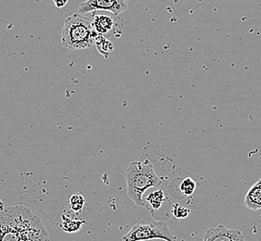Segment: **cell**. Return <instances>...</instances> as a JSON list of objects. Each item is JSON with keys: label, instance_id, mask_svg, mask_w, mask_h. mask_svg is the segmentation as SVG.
<instances>
[{"label": "cell", "instance_id": "obj_1", "mask_svg": "<svg viewBox=\"0 0 261 241\" xmlns=\"http://www.w3.org/2000/svg\"><path fill=\"white\" fill-rule=\"evenodd\" d=\"M0 241H50L41 220L25 206L0 210Z\"/></svg>", "mask_w": 261, "mask_h": 241}, {"label": "cell", "instance_id": "obj_2", "mask_svg": "<svg viewBox=\"0 0 261 241\" xmlns=\"http://www.w3.org/2000/svg\"><path fill=\"white\" fill-rule=\"evenodd\" d=\"M127 195L137 206L146 207L142 199L147 189L158 188L163 184V179L157 175L151 161L133 162L125 173Z\"/></svg>", "mask_w": 261, "mask_h": 241}, {"label": "cell", "instance_id": "obj_3", "mask_svg": "<svg viewBox=\"0 0 261 241\" xmlns=\"http://www.w3.org/2000/svg\"><path fill=\"white\" fill-rule=\"evenodd\" d=\"M98 36L93 21L81 13L67 17L61 32L63 47L71 50H82L93 47Z\"/></svg>", "mask_w": 261, "mask_h": 241}, {"label": "cell", "instance_id": "obj_4", "mask_svg": "<svg viewBox=\"0 0 261 241\" xmlns=\"http://www.w3.org/2000/svg\"><path fill=\"white\" fill-rule=\"evenodd\" d=\"M150 239L176 241V237L167 223L162 221H155L150 224H136L127 234L122 237V241H146Z\"/></svg>", "mask_w": 261, "mask_h": 241}, {"label": "cell", "instance_id": "obj_5", "mask_svg": "<svg viewBox=\"0 0 261 241\" xmlns=\"http://www.w3.org/2000/svg\"><path fill=\"white\" fill-rule=\"evenodd\" d=\"M127 9V0H87L80 4L79 13L85 14L94 11H109L115 16L119 15Z\"/></svg>", "mask_w": 261, "mask_h": 241}, {"label": "cell", "instance_id": "obj_6", "mask_svg": "<svg viewBox=\"0 0 261 241\" xmlns=\"http://www.w3.org/2000/svg\"><path fill=\"white\" fill-rule=\"evenodd\" d=\"M203 241H246L243 233L238 229H229L220 225L209 228L203 236Z\"/></svg>", "mask_w": 261, "mask_h": 241}, {"label": "cell", "instance_id": "obj_7", "mask_svg": "<svg viewBox=\"0 0 261 241\" xmlns=\"http://www.w3.org/2000/svg\"><path fill=\"white\" fill-rule=\"evenodd\" d=\"M93 26L99 36L108 35L115 28L114 17L106 14H93Z\"/></svg>", "mask_w": 261, "mask_h": 241}, {"label": "cell", "instance_id": "obj_8", "mask_svg": "<svg viewBox=\"0 0 261 241\" xmlns=\"http://www.w3.org/2000/svg\"><path fill=\"white\" fill-rule=\"evenodd\" d=\"M245 204L250 210H261V178L246 193Z\"/></svg>", "mask_w": 261, "mask_h": 241}, {"label": "cell", "instance_id": "obj_9", "mask_svg": "<svg viewBox=\"0 0 261 241\" xmlns=\"http://www.w3.org/2000/svg\"><path fill=\"white\" fill-rule=\"evenodd\" d=\"M85 225V222L81 220H74L66 217L65 215L61 216V223L59 224V226L62 230L66 232V233H74L79 232Z\"/></svg>", "mask_w": 261, "mask_h": 241}, {"label": "cell", "instance_id": "obj_10", "mask_svg": "<svg viewBox=\"0 0 261 241\" xmlns=\"http://www.w3.org/2000/svg\"><path fill=\"white\" fill-rule=\"evenodd\" d=\"M167 200V195L164 192V190L160 189L154 192H151L148 195L146 199L144 200L145 205H150L152 210H159L161 208L163 203Z\"/></svg>", "mask_w": 261, "mask_h": 241}, {"label": "cell", "instance_id": "obj_11", "mask_svg": "<svg viewBox=\"0 0 261 241\" xmlns=\"http://www.w3.org/2000/svg\"><path fill=\"white\" fill-rule=\"evenodd\" d=\"M95 46L97 47L98 51L100 55H102L105 58H108L111 53L114 51V45L109 39H107L105 36H98L96 38Z\"/></svg>", "mask_w": 261, "mask_h": 241}, {"label": "cell", "instance_id": "obj_12", "mask_svg": "<svg viewBox=\"0 0 261 241\" xmlns=\"http://www.w3.org/2000/svg\"><path fill=\"white\" fill-rule=\"evenodd\" d=\"M85 203H86V199L84 198L83 195L80 194L79 192L73 193L69 197V206L71 210L74 213H79L83 210Z\"/></svg>", "mask_w": 261, "mask_h": 241}, {"label": "cell", "instance_id": "obj_13", "mask_svg": "<svg viewBox=\"0 0 261 241\" xmlns=\"http://www.w3.org/2000/svg\"><path fill=\"white\" fill-rule=\"evenodd\" d=\"M196 189V182L191 177L183 179L179 185V190L184 196H192Z\"/></svg>", "mask_w": 261, "mask_h": 241}, {"label": "cell", "instance_id": "obj_14", "mask_svg": "<svg viewBox=\"0 0 261 241\" xmlns=\"http://www.w3.org/2000/svg\"><path fill=\"white\" fill-rule=\"evenodd\" d=\"M173 215L177 218V219H184L187 218L190 215V209L185 208L181 205L176 204L173 207Z\"/></svg>", "mask_w": 261, "mask_h": 241}, {"label": "cell", "instance_id": "obj_15", "mask_svg": "<svg viewBox=\"0 0 261 241\" xmlns=\"http://www.w3.org/2000/svg\"><path fill=\"white\" fill-rule=\"evenodd\" d=\"M53 3H54V5L56 6V8H58V9H62L63 7L67 5L68 0H53Z\"/></svg>", "mask_w": 261, "mask_h": 241}]
</instances>
